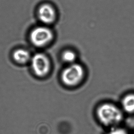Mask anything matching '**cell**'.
<instances>
[{
    "label": "cell",
    "instance_id": "8",
    "mask_svg": "<svg viewBox=\"0 0 134 134\" xmlns=\"http://www.w3.org/2000/svg\"><path fill=\"white\" fill-rule=\"evenodd\" d=\"M62 58L63 61L67 65L76 63L77 54L71 49H66L62 53Z\"/></svg>",
    "mask_w": 134,
    "mask_h": 134
},
{
    "label": "cell",
    "instance_id": "9",
    "mask_svg": "<svg viewBox=\"0 0 134 134\" xmlns=\"http://www.w3.org/2000/svg\"><path fill=\"white\" fill-rule=\"evenodd\" d=\"M106 134H131V133L121 125L109 129Z\"/></svg>",
    "mask_w": 134,
    "mask_h": 134
},
{
    "label": "cell",
    "instance_id": "4",
    "mask_svg": "<svg viewBox=\"0 0 134 134\" xmlns=\"http://www.w3.org/2000/svg\"><path fill=\"white\" fill-rule=\"evenodd\" d=\"M31 68L37 76L43 77L49 74L51 69V62L47 55L38 53L32 57Z\"/></svg>",
    "mask_w": 134,
    "mask_h": 134
},
{
    "label": "cell",
    "instance_id": "7",
    "mask_svg": "<svg viewBox=\"0 0 134 134\" xmlns=\"http://www.w3.org/2000/svg\"><path fill=\"white\" fill-rule=\"evenodd\" d=\"M121 108L125 114H134V94H128L123 98Z\"/></svg>",
    "mask_w": 134,
    "mask_h": 134
},
{
    "label": "cell",
    "instance_id": "10",
    "mask_svg": "<svg viewBox=\"0 0 134 134\" xmlns=\"http://www.w3.org/2000/svg\"><path fill=\"white\" fill-rule=\"evenodd\" d=\"M131 134H134V130L131 133Z\"/></svg>",
    "mask_w": 134,
    "mask_h": 134
},
{
    "label": "cell",
    "instance_id": "2",
    "mask_svg": "<svg viewBox=\"0 0 134 134\" xmlns=\"http://www.w3.org/2000/svg\"><path fill=\"white\" fill-rule=\"evenodd\" d=\"M85 70L83 66L77 62L67 65L62 71L61 79L64 84L70 87L78 85L83 80Z\"/></svg>",
    "mask_w": 134,
    "mask_h": 134
},
{
    "label": "cell",
    "instance_id": "5",
    "mask_svg": "<svg viewBox=\"0 0 134 134\" xmlns=\"http://www.w3.org/2000/svg\"><path fill=\"white\" fill-rule=\"evenodd\" d=\"M37 15L38 20L43 25L48 26L55 22L57 13L52 4L44 2L41 4L37 8Z\"/></svg>",
    "mask_w": 134,
    "mask_h": 134
},
{
    "label": "cell",
    "instance_id": "1",
    "mask_svg": "<svg viewBox=\"0 0 134 134\" xmlns=\"http://www.w3.org/2000/svg\"><path fill=\"white\" fill-rule=\"evenodd\" d=\"M96 115L100 123L109 129L121 125L125 119L121 108L110 103L100 105L97 109Z\"/></svg>",
    "mask_w": 134,
    "mask_h": 134
},
{
    "label": "cell",
    "instance_id": "6",
    "mask_svg": "<svg viewBox=\"0 0 134 134\" xmlns=\"http://www.w3.org/2000/svg\"><path fill=\"white\" fill-rule=\"evenodd\" d=\"M32 55L29 51L24 48H17L12 53V58L13 60L19 65H25L30 63Z\"/></svg>",
    "mask_w": 134,
    "mask_h": 134
},
{
    "label": "cell",
    "instance_id": "3",
    "mask_svg": "<svg viewBox=\"0 0 134 134\" xmlns=\"http://www.w3.org/2000/svg\"><path fill=\"white\" fill-rule=\"evenodd\" d=\"M30 40L35 47H45L52 42L54 34L48 26L43 25L35 27L30 34Z\"/></svg>",
    "mask_w": 134,
    "mask_h": 134
}]
</instances>
